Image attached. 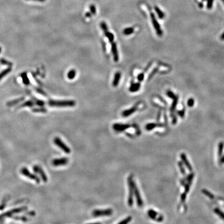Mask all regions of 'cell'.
<instances>
[{"mask_svg":"<svg viewBox=\"0 0 224 224\" xmlns=\"http://www.w3.org/2000/svg\"><path fill=\"white\" fill-rule=\"evenodd\" d=\"M48 105L52 107H72L75 105V102L73 100H49Z\"/></svg>","mask_w":224,"mask_h":224,"instance_id":"1","label":"cell"},{"mask_svg":"<svg viewBox=\"0 0 224 224\" xmlns=\"http://www.w3.org/2000/svg\"><path fill=\"white\" fill-rule=\"evenodd\" d=\"M128 185L129 188V195L128 197V205L129 206H132L133 205V195H134V185L135 182L132 175L128 178Z\"/></svg>","mask_w":224,"mask_h":224,"instance_id":"2","label":"cell"},{"mask_svg":"<svg viewBox=\"0 0 224 224\" xmlns=\"http://www.w3.org/2000/svg\"><path fill=\"white\" fill-rule=\"evenodd\" d=\"M27 209L28 208L27 206H22L19 208L7 211L6 212L4 213L0 214V222L1 220H4V219H5V218L12 217L14 214H18L20 212L26 211Z\"/></svg>","mask_w":224,"mask_h":224,"instance_id":"3","label":"cell"},{"mask_svg":"<svg viewBox=\"0 0 224 224\" xmlns=\"http://www.w3.org/2000/svg\"><path fill=\"white\" fill-rule=\"evenodd\" d=\"M113 211L111 209H98L95 210L93 211L92 215L95 217L109 216L113 214Z\"/></svg>","mask_w":224,"mask_h":224,"instance_id":"4","label":"cell"},{"mask_svg":"<svg viewBox=\"0 0 224 224\" xmlns=\"http://www.w3.org/2000/svg\"><path fill=\"white\" fill-rule=\"evenodd\" d=\"M20 172L22 175L25 176L30 178L31 180L35 181L36 183L39 184V182H40V179H39V178L38 176L35 174L31 173L27 168H25V167L22 168L20 170Z\"/></svg>","mask_w":224,"mask_h":224,"instance_id":"5","label":"cell"},{"mask_svg":"<svg viewBox=\"0 0 224 224\" xmlns=\"http://www.w3.org/2000/svg\"><path fill=\"white\" fill-rule=\"evenodd\" d=\"M53 142H54L56 145L58 147H59L62 151H63L64 153H67V154H70L71 152L69 147L59 138L56 137L54 138V140H53Z\"/></svg>","mask_w":224,"mask_h":224,"instance_id":"6","label":"cell"},{"mask_svg":"<svg viewBox=\"0 0 224 224\" xmlns=\"http://www.w3.org/2000/svg\"><path fill=\"white\" fill-rule=\"evenodd\" d=\"M150 15H151V18L153 27H154L155 30L156 31V32L157 35L159 36H162L163 34L162 30V29H161L160 24H159V22H158L156 18L155 17V14L154 13H151V14H150Z\"/></svg>","mask_w":224,"mask_h":224,"instance_id":"7","label":"cell"},{"mask_svg":"<svg viewBox=\"0 0 224 224\" xmlns=\"http://www.w3.org/2000/svg\"><path fill=\"white\" fill-rule=\"evenodd\" d=\"M33 171L35 173L38 174L40 176L42 181H43L44 182H47L48 181V178L47 175L45 173V172L44 171V170H43V169L41 168L40 166H39L38 165H35L33 167Z\"/></svg>","mask_w":224,"mask_h":224,"instance_id":"8","label":"cell"},{"mask_svg":"<svg viewBox=\"0 0 224 224\" xmlns=\"http://www.w3.org/2000/svg\"><path fill=\"white\" fill-rule=\"evenodd\" d=\"M134 195H135V198L136 201H137V204L138 206L139 207V208L142 207L143 205V201L142 198L141 196L139 190H138V187L136 185L135 183L134 185Z\"/></svg>","mask_w":224,"mask_h":224,"instance_id":"9","label":"cell"},{"mask_svg":"<svg viewBox=\"0 0 224 224\" xmlns=\"http://www.w3.org/2000/svg\"><path fill=\"white\" fill-rule=\"evenodd\" d=\"M131 126L130 124H118L116 123L113 124V128L115 131L118 132H123L124 130L130 128Z\"/></svg>","mask_w":224,"mask_h":224,"instance_id":"10","label":"cell"},{"mask_svg":"<svg viewBox=\"0 0 224 224\" xmlns=\"http://www.w3.org/2000/svg\"><path fill=\"white\" fill-rule=\"evenodd\" d=\"M69 162V159L66 157L61 158H57L52 160V163L53 166L59 167L60 166L66 165Z\"/></svg>","mask_w":224,"mask_h":224,"instance_id":"11","label":"cell"},{"mask_svg":"<svg viewBox=\"0 0 224 224\" xmlns=\"http://www.w3.org/2000/svg\"><path fill=\"white\" fill-rule=\"evenodd\" d=\"M148 215L149 217L151 218V219L154 220H156L157 222H161L163 220V217L161 215H159V216H158L159 214L158 213H157L156 211H155L154 210L152 209H150L148 211Z\"/></svg>","mask_w":224,"mask_h":224,"instance_id":"12","label":"cell"},{"mask_svg":"<svg viewBox=\"0 0 224 224\" xmlns=\"http://www.w3.org/2000/svg\"><path fill=\"white\" fill-rule=\"evenodd\" d=\"M111 50L112 52L113 56V58H114V60L115 62H117L119 60V55L117 50V44L114 42L112 43V46H111Z\"/></svg>","mask_w":224,"mask_h":224,"instance_id":"13","label":"cell"},{"mask_svg":"<svg viewBox=\"0 0 224 224\" xmlns=\"http://www.w3.org/2000/svg\"><path fill=\"white\" fill-rule=\"evenodd\" d=\"M138 110V106L135 105L133 107H131L129 109H127L126 110H124L122 113V116L124 117H127L128 116L132 115L133 113L136 112V110Z\"/></svg>","mask_w":224,"mask_h":224,"instance_id":"14","label":"cell"},{"mask_svg":"<svg viewBox=\"0 0 224 224\" xmlns=\"http://www.w3.org/2000/svg\"><path fill=\"white\" fill-rule=\"evenodd\" d=\"M181 159H182L183 162L184 163V164H185V166L187 167V169H188L189 171H192V168L191 165V164H190L189 161L188 160L187 158V157H186V156L185 155V154H184V153H182V154H181Z\"/></svg>","mask_w":224,"mask_h":224,"instance_id":"15","label":"cell"},{"mask_svg":"<svg viewBox=\"0 0 224 224\" xmlns=\"http://www.w3.org/2000/svg\"><path fill=\"white\" fill-rule=\"evenodd\" d=\"M24 97H21V98H18V99H15V100H12V101H10L9 102H8L7 103V104H6V105L7 106H10V107L16 105L18 104L19 103H20L21 102H22V101H24Z\"/></svg>","mask_w":224,"mask_h":224,"instance_id":"16","label":"cell"},{"mask_svg":"<svg viewBox=\"0 0 224 224\" xmlns=\"http://www.w3.org/2000/svg\"><path fill=\"white\" fill-rule=\"evenodd\" d=\"M141 84L140 82L133 83L129 88V91L131 92H136L140 89Z\"/></svg>","mask_w":224,"mask_h":224,"instance_id":"17","label":"cell"},{"mask_svg":"<svg viewBox=\"0 0 224 224\" xmlns=\"http://www.w3.org/2000/svg\"><path fill=\"white\" fill-rule=\"evenodd\" d=\"M163 126V124H162L150 123V124H147L145 128L147 131H151V130L155 128L156 127H161Z\"/></svg>","mask_w":224,"mask_h":224,"instance_id":"18","label":"cell"},{"mask_svg":"<svg viewBox=\"0 0 224 224\" xmlns=\"http://www.w3.org/2000/svg\"><path fill=\"white\" fill-rule=\"evenodd\" d=\"M121 78V73L119 72H116L115 74V76L114 79L113 81V86L114 87H116L118 86V85L119 83V81Z\"/></svg>","mask_w":224,"mask_h":224,"instance_id":"19","label":"cell"},{"mask_svg":"<svg viewBox=\"0 0 224 224\" xmlns=\"http://www.w3.org/2000/svg\"><path fill=\"white\" fill-rule=\"evenodd\" d=\"M173 102H172V104L171 105V108H170V112H171V116L173 115V114L174 110L176 109V107L177 105V103H178V96L176 95L175 97L173 99Z\"/></svg>","mask_w":224,"mask_h":224,"instance_id":"20","label":"cell"},{"mask_svg":"<svg viewBox=\"0 0 224 224\" xmlns=\"http://www.w3.org/2000/svg\"><path fill=\"white\" fill-rule=\"evenodd\" d=\"M34 104H35L34 103V102L32 100H28L20 105L18 107V109H20V108H22V107H32L34 105Z\"/></svg>","mask_w":224,"mask_h":224,"instance_id":"21","label":"cell"},{"mask_svg":"<svg viewBox=\"0 0 224 224\" xmlns=\"http://www.w3.org/2000/svg\"><path fill=\"white\" fill-rule=\"evenodd\" d=\"M32 100L34 102V104L38 106H44L46 104V103H45L44 101L39 100V99H37L34 97H32Z\"/></svg>","mask_w":224,"mask_h":224,"instance_id":"22","label":"cell"},{"mask_svg":"<svg viewBox=\"0 0 224 224\" xmlns=\"http://www.w3.org/2000/svg\"><path fill=\"white\" fill-rule=\"evenodd\" d=\"M20 76H21L22 79V81H23V83L24 85H30V79H29V78H28V77L27 73L24 72L23 73H22L20 75Z\"/></svg>","mask_w":224,"mask_h":224,"instance_id":"23","label":"cell"},{"mask_svg":"<svg viewBox=\"0 0 224 224\" xmlns=\"http://www.w3.org/2000/svg\"><path fill=\"white\" fill-rule=\"evenodd\" d=\"M11 71H12V67H9L3 70L1 72H0V81L5 76H6L8 74H9Z\"/></svg>","mask_w":224,"mask_h":224,"instance_id":"24","label":"cell"},{"mask_svg":"<svg viewBox=\"0 0 224 224\" xmlns=\"http://www.w3.org/2000/svg\"><path fill=\"white\" fill-rule=\"evenodd\" d=\"M32 111L33 113H46L47 112V110L44 107V106H40L38 108H33L32 109Z\"/></svg>","mask_w":224,"mask_h":224,"instance_id":"25","label":"cell"},{"mask_svg":"<svg viewBox=\"0 0 224 224\" xmlns=\"http://www.w3.org/2000/svg\"><path fill=\"white\" fill-rule=\"evenodd\" d=\"M155 10L158 16V17L160 19H162L164 17V14L162 10H161L157 6L155 7Z\"/></svg>","mask_w":224,"mask_h":224,"instance_id":"26","label":"cell"},{"mask_svg":"<svg viewBox=\"0 0 224 224\" xmlns=\"http://www.w3.org/2000/svg\"><path fill=\"white\" fill-rule=\"evenodd\" d=\"M104 34L106 36V38L109 39V41L110 43L113 42L114 39V35L112 33L109 32V31H106V32H104Z\"/></svg>","mask_w":224,"mask_h":224,"instance_id":"27","label":"cell"},{"mask_svg":"<svg viewBox=\"0 0 224 224\" xmlns=\"http://www.w3.org/2000/svg\"><path fill=\"white\" fill-rule=\"evenodd\" d=\"M133 32H134V28L132 27H129L124 29L123 31V33L126 35H129L132 34Z\"/></svg>","mask_w":224,"mask_h":224,"instance_id":"28","label":"cell"},{"mask_svg":"<svg viewBox=\"0 0 224 224\" xmlns=\"http://www.w3.org/2000/svg\"><path fill=\"white\" fill-rule=\"evenodd\" d=\"M76 72L75 70L72 69L70 70L67 73V77L69 79H73L75 77Z\"/></svg>","mask_w":224,"mask_h":224,"instance_id":"29","label":"cell"},{"mask_svg":"<svg viewBox=\"0 0 224 224\" xmlns=\"http://www.w3.org/2000/svg\"><path fill=\"white\" fill-rule=\"evenodd\" d=\"M224 146V144L223 142H220L219 144H218V156H219V157L222 156V155Z\"/></svg>","mask_w":224,"mask_h":224,"instance_id":"30","label":"cell"},{"mask_svg":"<svg viewBox=\"0 0 224 224\" xmlns=\"http://www.w3.org/2000/svg\"><path fill=\"white\" fill-rule=\"evenodd\" d=\"M0 63L3 65H5V66H7L10 67H12L13 65L12 62L8 61L7 60H6V59H4V58H2L0 59Z\"/></svg>","mask_w":224,"mask_h":224,"instance_id":"31","label":"cell"},{"mask_svg":"<svg viewBox=\"0 0 224 224\" xmlns=\"http://www.w3.org/2000/svg\"><path fill=\"white\" fill-rule=\"evenodd\" d=\"M202 192L203 194H205L206 197L209 198L210 199H212L214 198V195H213V194H212L211 192H210L209 191H207V190L205 189H203L202 190Z\"/></svg>","mask_w":224,"mask_h":224,"instance_id":"32","label":"cell"},{"mask_svg":"<svg viewBox=\"0 0 224 224\" xmlns=\"http://www.w3.org/2000/svg\"><path fill=\"white\" fill-rule=\"evenodd\" d=\"M214 212L224 220V213L221 210L218 208H216L214 209Z\"/></svg>","mask_w":224,"mask_h":224,"instance_id":"33","label":"cell"},{"mask_svg":"<svg viewBox=\"0 0 224 224\" xmlns=\"http://www.w3.org/2000/svg\"><path fill=\"white\" fill-rule=\"evenodd\" d=\"M12 218H13L14 219L16 220H21L22 222H26L28 220V218L26 216H13Z\"/></svg>","mask_w":224,"mask_h":224,"instance_id":"34","label":"cell"},{"mask_svg":"<svg viewBox=\"0 0 224 224\" xmlns=\"http://www.w3.org/2000/svg\"><path fill=\"white\" fill-rule=\"evenodd\" d=\"M178 167H179L181 173H182V174L183 175H185L186 174L185 170V168H184L182 162H181V161H179V162H178Z\"/></svg>","mask_w":224,"mask_h":224,"instance_id":"35","label":"cell"},{"mask_svg":"<svg viewBox=\"0 0 224 224\" xmlns=\"http://www.w3.org/2000/svg\"><path fill=\"white\" fill-rule=\"evenodd\" d=\"M131 220H132V217L131 216H129V217H127L126 218H125L124 219L121 221V222H119L118 224H126L130 223L131 221Z\"/></svg>","mask_w":224,"mask_h":224,"instance_id":"36","label":"cell"},{"mask_svg":"<svg viewBox=\"0 0 224 224\" xmlns=\"http://www.w3.org/2000/svg\"><path fill=\"white\" fill-rule=\"evenodd\" d=\"M100 26H101V29H102V30L104 31V32H106V31H109L107 25L106 24L105 22H102L101 23V24H100Z\"/></svg>","mask_w":224,"mask_h":224,"instance_id":"37","label":"cell"},{"mask_svg":"<svg viewBox=\"0 0 224 224\" xmlns=\"http://www.w3.org/2000/svg\"><path fill=\"white\" fill-rule=\"evenodd\" d=\"M90 12L92 15H95L97 12V10H96V7L94 5H91L90 6Z\"/></svg>","mask_w":224,"mask_h":224,"instance_id":"38","label":"cell"},{"mask_svg":"<svg viewBox=\"0 0 224 224\" xmlns=\"http://www.w3.org/2000/svg\"><path fill=\"white\" fill-rule=\"evenodd\" d=\"M214 0H208L207 1V5L206 7L208 9L210 10L213 7V4Z\"/></svg>","mask_w":224,"mask_h":224,"instance_id":"39","label":"cell"},{"mask_svg":"<svg viewBox=\"0 0 224 224\" xmlns=\"http://www.w3.org/2000/svg\"><path fill=\"white\" fill-rule=\"evenodd\" d=\"M167 96H168V97L170 98H171V99H173L175 97V95L174 94V93L172 91H170V90H169V91H167Z\"/></svg>","mask_w":224,"mask_h":224,"instance_id":"40","label":"cell"},{"mask_svg":"<svg viewBox=\"0 0 224 224\" xmlns=\"http://www.w3.org/2000/svg\"><path fill=\"white\" fill-rule=\"evenodd\" d=\"M195 101L193 98H189L187 101V105L189 107H192L194 106Z\"/></svg>","mask_w":224,"mask_h":224,"instance_id":"41","label":"cell"},{"mask_svg":"<svg viewBox=\"0 0 224 224\" xmlns=\"http://www.w3.org/2000/svg\"><path fill=\"white\" fill-rule=\"evenodd\" d=\"M137 78H138V81H139V82L142 81L144 80V74L143 73H141L139 74H138V76Z\"/></svg>","mask_w":224,"mask_h":224,"instance_id":"42","label":"cell"},{"mask_svg":"<svg viewBox=\"0 0 224 224\" xmlns=\"http://www.w3.org/2000/svg\"><path fill=\"white\" fill-rule=\"evenodd\" d=\"M35 90L37 92H38L39 94H41L42 95H43L44 96H46V93L44 91H43L42 89L41 88H36Z\"/></svg>","mask_w":224,"mask_h":224,"instance_id":"43","label":"cell"},{"mask_svg":"<svg viewBox=\"0 0 224 224\" xmlns=\"http://www.w3.org/2000/svg\"><path fill=\"white\" fill-rule=\"evenodd\" d=\"M186 196H187V194L185 193V192H184V193H183L182 195H181V202H182V203H184L186 199Z\"/></svg>","mask_w":224,"mask_h":224,"instance_id":"44","label":"cell"},{"mask_svg":"<svg viewBox=\"0 0 224 224\" xmlns=\"http://www.w3.org/2000/svg\"><path fill=\"white\" fill-rule=\"evenodd\" d=\"M178 115H179L181 116V117H184V114H185V112H184V110H180V111H178Z\"/></svg>","mask_w":224,"mask_h":224,"instance_id":"45","label":"cell"},{"mask_svg":"<svg viewBox=\"0 0 224 224\" xmlns=\"http://www.w3.org/2000/svg\"><path fill=\"white\" fill-rule=\"evenodd\" d=\"M27 214L29 215V216H35V212L34 211H30L27 213Z\"/></svg>","mask_w":224,"mask_h":224,"instance_id":"46","label":"cell"},{"mask_svg":"<svg viewBox=\"0 0 224 224\" xmlns=\"http://www.w3.org/2000/svg\"><path fill=\"white\" fill-rule=\"evenodd\" d=\"M91 15H92V14L90 12H87L86 13V17H91Z\"/></svg>","mask_w":224,"mask_h":224,"instance_id":"47","label":"cell"},{"mask_svg":"<svg viewBox=\"0 0 224 224\" xmlns=\"http://www.w3.org/2000/svg\"><path fill=\"white\" fill-rule=\"evenodd\" d=\"M220 39L222 40H224V32L223 33V34L220 36Z\"/></svg>","mask_w":224,"mask_h":224,"instance_id":"48","label":"cell"},{"mask_svg":"<svg viewBox=\"0 0 224 224\" xmlns=\"http://www.w3.org/2000/svg\"><path fill=\"white\" fill-rule=\"evenodd\" d=\"M199 7H200V8H202V7H203V4H202V3H201V2L199 3Z\"/></svg>","mask_w":224,"mask_h":224,"instance_id":"49","label":"cell"},{"mask_svg":"<svg viewBox=\"0 0 224 224\" xmlns=\"http://www.w3.org/2000/svg\"><path fill=\"white\" fill-rule=\"evenodd\" d=\"M220 161H221V162H222V163H224V156L222 158H221Z\"/></svg>","mask_w":224,"mask_h":224,"instance_id":"50","label":"cell"},{"mask_svg":"<svg viewBox=\"0 0 224 224\" xmlns=\"http://www.w3.org/2000/svg\"><path fill=\"white\" fill-rule=\"evenodd\" d=\"M1 50H2V49H1V47H0V53L1 52Z\"/></svg>","mask_w":224,"mask_h":224,"instance_id":"51","label":"cell"},{"mask_svg":"<svg viewBox=\"0 0 224 224\" xmlns=\"http://www.w3.org/2000/svg\"><path fill=\"white\" fill-rule=\"evenodd\" d=\"M222 2L224 3V0H222Z\"/></svg>","mask_w":224,"mask_h":224,"instance_id":"52","label":"cell"},{"mask_svg":"<svg viewBox=\"0 0 224 224\" xmlns=\"http://www.w3.org/2000/svg\"><path fill=\"white\" fill-rule=\"evenodd\" d=\"M202 1H206V0H202Z\"/></svg>","mask_w":224,"mask_h":224,"instance_id":"53","label":"cell"},{"mask_svg":"<svg viewBox=\"0 0 224 224\" xmlns=\"http://www.w3.org/2000/svg\"><path fill=\"white\" fill-rule=\"evenodd\" d=\"M36 1H38V0H36Z\"/></svg>","mask_w":224,"mask_h":224,"instance_id":"54","label":"cell"}]
</instances>
